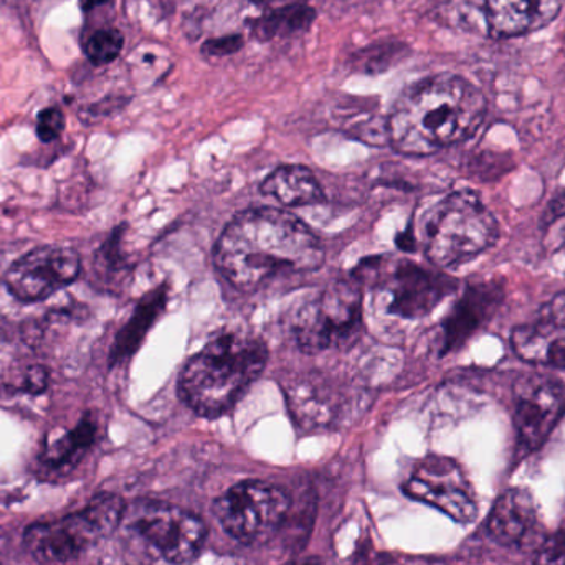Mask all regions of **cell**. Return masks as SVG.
<instances>
[{
    "label": "cell",
    "instance_id": "obj_1",
    "mask_svg": "<svg viewBox=\"0 0 565 565\" xmlns=\"http://www.w3.org/2000/svg\"><path fill=\"white\" fill-rule=\"evenodd\" d=\"M214 260L234 288L252 292L275 278L318 270L324 264V248L295 215L260 207L242 212L225 227Z\"/></svg>",
    "mask_w": 565,
    "mask_h": 565
},
{
    "label": "cell",
    "instance_id": "obj_2",
    "mask_svg": "<svg viewBox=\"0 0 565 565\" xmlns=\"http://www.w3.org/2000/svg\"><path fill=\"white\" fill-rule=\"evenodd\" d=\"M483 93L457 75H437L408 86L388 116V142L405 156H428L460 145L483 125Z\"/></svg>",
    "mask_w": 565,
    "mask_h": 565
},
{
    "label": "cell",
    "instance_id": "obj_3",
    "mask_svg": "<svg viewBox=\"0 0 565 565\" xmlns=\"http://www.w3.org/2000/svg\"><path fill=\"white\" fill-rule=\"evenodd\" d=\"M267 361V344L260 338L245 331L224 332L189 359L179 392L201 417H222L257 382Z\"/></svg>",
    "mask_w": 565,
    "mask_h": 565
},
{
    "label": "cell",
    "instance_id": "obj_4",
    "mask_svg": "<svg viewBox=\"0 0 565 565\" xmlns=\"http://www.w3.org/2000/svg\"><path fill=\"white\" fill-rule=\"evenodd\" d=\"M420 235L425 257L435 267L454 268L493 247L500 225L480 195L458 191L425 214Z\"/></svg>",
    "mask_w": 565,
    "mask_h": 565
},
{
    "label": "cell",
    "instance_id": "obj_5",
    "mask_svg": "<svg viewBox=\"0 0 565 565\" xmlns=\"http://www.w3.org/2000/svg\"><path fill=\"white\" fill-rule=\"evenodd\" d=\"M125 510L121 498L99 494L76 513L26 527L23 547L36 563H70L111 536Z\"/></svg>",
    "mask_w": 565,
    "mask_h": 565
},
{
    "label": "cell",
    "instance_id": "obj_6",
    "mask_svg": "<svg viewBox=\"0 0 565 565\" xmlns=\"http://www.w3.org/2000/svg\"><path fill=\"white\" fill-rule=\"evenodd\" d=\"M291 332L302 352L318 354L354 344L362 332V282H331L296 309Z\"/></svg>",
    "mask_w": 565,
    "mask_h": 565
},
{
    "label": "cell",
    "instance_id": "obj_7",
    "mask_svg": "<svg viewBox=\"0 0 565 565\" xmlns=\"http://www.w3.org/2000/svg\"><path fill=\"white\" fill-rule=\"evenodd\" d=\"M362 274L372 275L381 308L402 319L425 318L458 289V281L450 275L407 260L385 265L379 258Z\"/></svg>",
    "mask_w": 565,
    "mask_h": 565
},
{
    "label": "cell",
    "instance_id": "obj_8",
    "mask_svg": "<svg viewBox=\"0 0 565 565\" xmlns=\"http://www.w3.org/2000/svg\"><path fill=\"white\" fill-rule=\"evenodd\" d=\"M122 523L174 565L194 563L207 536V527L198 516L158 501H138L126 508Z\"/></svg>",
    "mask_w": 565,
    "mask_h": 565
},
{
    "label": "cell",
    "instance_id": "obj_9",
    "mask_svg": "<svg viewBox=\"0 0 565 565\" xmlns=\"http://www.w3.org/2000/svg\"><path fill=\"white\" fill-rule=\"evenodd\" d=\"M288 494L275 484L248 480L214 501V514L228 536L254 544L277 533L288 513Z\"/></svg>",
    "mask_w": 565,
    "mask_h": 565
},
{
    "label": "cell",
    "instance_id": "obj_10",
    "mask_svg": "<svg viewBox=\"0 0 565 565\" xmlns=\"http://www.w3.org/2000/svg\"><path fill=\"white\" fill-rule=\"evenodd\" d=\"M565 415V384L546 374H524L514 384V430L524 454L540 450Z\"/></svg>",
    "mask_w": 565,
    "mask_h": 565
},
{
    "label": "cell",
    "instance_id": "obj_11",
    "mask_svg": "<svg viewBox=\"0 0 565 565\" xmlns=\"http://www.w3.org/2000/svg\"><path fill=\"white\" fill-rule=\"evenodd\" d=\"M82 275V258L73 248L42 245L17 258L3 275V285L20 302L45 301Z\"/></svg>",
    "mask_w": 565,
    "mask_h": 565
},
{
    "label": "cell",
    "instance_id": "obj_12",
    "mask_svg": "<svg viewBox=\"0 0 565 565\" xmlns=\"http://www.w3.org/2000/svg\"><path fill=\"white\" fill-rule=\"evenodd\" d=\"M412 500L430 504L457 523L468 524L477 518L478 503L473 488L461 468L444 457H428L412 471L404 484Z\"/></svg>",
    "mask_w": 565,
    "mask_h": 565
},
{
    "label": "cell",
    "instance_id": "obj_13",
    "mask_svg": "<svg viewBox=\"0 0 565 565\" xmlns=\"http://www.w3.org/2000/svg\"><path fill=\"white\" fill-rule=\"evenodd\" d=\"M507 298L504 282L488 280L467 286L441 324L440 354L463 348L500 311Z\"/></svg>",
    "mask_w": 565,
    "mask_h": 565
},
{
    "label": "cell",
    "instance_id": "obj_14",
    "mask_svg": "<svg viewBox=\"0 0 565 565\" xmlns=\"http://www.w3.org/2000/svg\"><path fill=\"white\" fill-rule=\"evenodd\" d=\"M561 0H484L488 32L493 39L526 35L550 25Z\"/></svg>",
    "mask_w": 565,
    "mask_h": 565
},
{
    "label": "cell",
    "instance_id": "obj_15",
    "mask_svg": "<svg viewBox=\"0 0 565 565\" xmlns=\"http://www.w3.org/2000/svg\"><path fill=\"white\" fill-rule=\"evenodd\" d=\"M537 510L527 491H504L488 518V533L497 543L508 547L526 546L537 530Z\"/></svg>",
    "mask_w": 565,
    "mask_h": 565
},
{
    "label": "cell",
    "instance_id": "obj_16",
    "mask_svg": "<svg viewBox=\"0 0 565 565\" xmlns=\"http://www.w3.org/2000/svg\"><path fill=\"white\" fill-rule=\"evenodd\" d=\"M514 354L531 364L565 371V321L543 318L511 332Z\"/></svg>",
    "mask_w": 565,
    "mask_h": 565
},
{
    "label": "cell",
    "instance_id": "obj_17",
    "mask_svg": "<svg viewBox=\"0 0 565 565\" xmlns=\"http://www.w3.org/2000/svg\"><path fill=\"white\" fill-rule=\"evenodd\" d=\"M169 299V286L161 285L142 296L131 318L119 329L109 351V367L125 364L141 348L149 329L158 321Z\"/></svg>",
    "mask_w": 565,
    "mask_h": 565
},
{
    "label": "cell",
    "instance_id": "obj_18",
    "mask_svg": "<svg viewBox=\"0 0 565 565\" xmlns=\"http://www.w3.org/2000/svg\"><path fill=\"white\" fill-rule=\"evenodd\" d=\"M98 435V418L88 412L72 430H66L60 437L46 441L40 454V465L49 471H63L76 467L95 447Z\"/></svg>",
    "mask_w": 565,
    "mask_h": 565
},
{
    "label": "cell",
    "instance_id": "obj_19",
    "mask_svg": "<svg viewBox=\"0 0 565 565\" xmlns=\"http://www.w3.org/2000/svg\"><path fill=\"white\" fill-rule=\"evenodd\" d=\"M262 192L289 207L318 205L326 201L324 189L311 169L299 164H286L275 169L262 182Z\"/></svg>",
    "mask_w": 565,
    "mask_h": 565
},
{
    "label": "cell",
    "instance_id": "obj_20",
    "mask_svg": "<svg viewBox=\"0 0 565 565\" xmlns=\"http://www.w3.org/2000/svg\"><path fill=\"white\" fill-rule=\"evenodd\" d=\"M316 20V10L308 3H289L255 20L252 32L262 42L305 32Z\"/></svg>",
    "mask_w": 565,
    "mask_h": 565
},
{
    "label": "cell",
    "instance_id": "obj_21",
    "mask_svg": "<svg viewBox=\"0 0 565 565\" xmlns=\"http://www.w3.org/2000/svg\"><path fill=\"white\" fill-rule=\"evenodd\" d=\"M122 234L125 231L121 227L115 228L93 260V277L106 288L121 281L129 274L128 258L122 254Z\"/></svg>",
    "mask_w": 565,
    "mask_h": 565
},
{
    "label": "cell",
    "instance_id": "obj_22",
    "mask_svg": "<svg viewBox=\"0 0 565 565\" xmlns=\"http://www.w3.org/2000/svg\"><path fill=\"white\" fill-rule=\"evenodd\" d=\"M402 50L404 45L398 42L377 43L355 53L354 65L369 75L382 73L394 66L395 60L402 55Z\"/></svg>",
    "mask_w": 565,
    "mask_h": 565
},
{
    "label": "cell",
    "instance_id": "obj_23",
    "mask_svg": "<svg viewBox=\"0 0 565 565\" xmlns=\"http://www.w3.org/2000/svg\"><path fill=\"white\" fill-rule=\"evenodd\" d=\"M125 45V36L119 30H98L89 36L85 45L86 56L95 65H108L115 62Z\"/></svg>",
    "mask_w": 565,
    "mask_h": 565
},
{
    "label": "cell",
    "instance_id": "obj_24",
    "mask_svg": "<svg viewBox=\"0 0 565 565\" xmlns=\"http://www.w3.org/2000/svg\"><path fill=\"white\" fill-rule=\"evenodd\" d=\"M536 565H565V523L556 533L541 541L534 556Z\"/></svg>",
    "mask_w": 565,
    "mask_h": 565
},
{
    "label": "cell",
    "instance_id": "obj_25",
    "mask_svg": "<svg viewBox=\"0 0 565 565\" xmlns=\"http://www.w3.org/2000/svg\"><path fill=\"white\" fill-rule=\"evenodd\" d=\"M65 129V116L58 108H45L36 116V136L42 142H52L60 138Z\"/></svg>",
    "mask_w": 565,
    "mask_h": 565
},
{
    "label": "cell",
    "instance_id": "obj_26",
    "mask_svg": "<svg viewBox=\"0 0 565 565\" xmlns=\"http://www.w3.org/2000/svg\"><path fill=\"white\" fill-rule=\"evenodd\" d=\"M49 371L43 365H30L20 377L17 391L22 392V394L40 395L49 388Z\"/></svg>",
    "mask_w": 565,
    "mask_h": 565
},
{
    "label": "cell",
    "instance_id": "obj_27",
    "mask_svg": "<svg viewBox=\"0 0 565 565\" xmlns=\"http://www.w3.org/2000/svg\"><path fill=\"white\" fill-rule=\"evenodd\" d=\"M244 36L225 35L218 39H211L202 45V53L209 56H228L241 52L244 46Z\"/></svg>",
    "mask_w": 565,
    "mask_h": 565
},
{
    "label": "cell",
    "instance_id": "obj_28",
    "mask_svg": "<svg viewBox=\"0 0 565 565\" xmlns=\"http://www.w3.org/2000/svg\"><path fill=\"white\" fill-rule=\"evenodd\" d=\"M544 318L565 321V291L563 295L556 296V298L547 305V308L544 309Z\"/></svg>",
    "mask_w": 565,
    "mask_h": 565
},
{
    "label": "cell",
    "instance_id": "obj_29",
    "mask_svg": "<svg viewBox=\"0 0 565 565\" xmlns=\"http://www.w3.org/2000/svg\"><path fill=\"white\" fill-rule=\"evenodd\" d=\"M9 335H10L9 321H7V319L3 318L2 315H0V344H2V342H6L7 339H9Z\"/></svg>",
    "mask_w": 565,
    "mask_h": 565
},
{
    "label": "cell",
    "instance_id": "obj_30",
    "mask_svg": "<svg viewBox=\"0 0 565 565\" xmlns=\"http://www.w3.org/2000/svg\"><path fill=\"white\" fill-rule=\"evenodd\" d=\"M82 2V9L85 12H89V10L96 9V7L105 6L109 0H79Z\"/></svg>",
    "mask_w": 565,
    "mask_h": 565
},
{
    "label": "cell",
    "instance_id": "obj_31",
    "mask_svg": "<svg viewBox=\"0 0 565 565\" xmlns=\"http://www.w3.org/2000/svg\"><path fill=\"white\" fill-rule=\"evenodd\" d=\"M282 565H321L318 557H301V559H292Z\"/></svg>",
    "mask_w": 565,
    "mask_h": 565
},
{
    "label": "cell",
    "instance_id": "obj_32",
    "mask_svg": "<svg viewBox=\"0 0 565 565\" xmlns=\"http://www.w3.org/2000/svg\"><path fill=\"white\" fill-rule=\"evenodd\" d=\"M252 2L257 3V6H268V3L274 2V0H252Z\"/></svg>",
    "mask_w": 565,
    "mask_h": 565
},
{
    "label": "cell",
    "instance_id": "obj_33",
    "mask_svg": "<svg viewBox=\"0 0 565 565\" xmlns=\"http://www.w3.org/2000/svg\"><path fill=\"white\" fill-rule=\"evenodd\" d=\"M7 2H23V0H7Z\"/></svg>",
    "mask_w": 565,
    "mask_h": 565
}]
</instances>
